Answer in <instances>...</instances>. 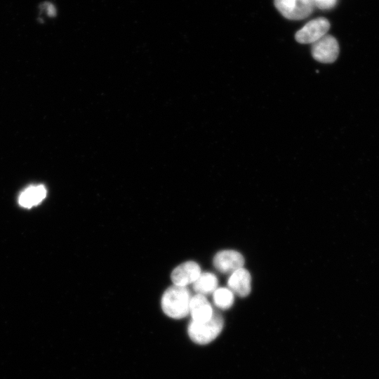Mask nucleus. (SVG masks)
Wrapping results in <instances>:
<instances>
[{
    "label": "nucleus",
    "mask_w": 379,
    "mask_h": 379,
    "mask_svg": "<svg viewBox=\"0 0 379 379\" xmlns=\"http://www.w3.org/2000/svg\"><path fill=\"white\" fill-rule=\"evenodd\" d=\"M192 295L187 286L173 285L163 293L161 306L164 313L175 319H180L190 314Z\"/></svg>",
    "instance_id": "1"
},
{
    "label": "nucleus",
    "mask_w": 379,
    "mask_h": 379,
    "mask_svg": "<svg viewBox=\"0 0 379 379\" xmlns=\"http://www.w3.org/2000/svg\"><path fill=\"white\" fill-rule=\"evenodd\" d=\"M224 326L222 315L214 312L211 318L203 322L191 321L187 326L190 338L198 345H206L214 340Z\"/></svg>",
    "instance_id": "2"
},
{
    "label": "nucleus",
    "mask_w": 379,
    "mask_h": 379,
    "mask_svg": "<svg viewBox=\"0 0 379 379\" xmlns=\"http://www.w3.org/2000/svg\"><path fill=\"white\" fill-rule=\"evenodd\" d=\"M274 6L281 14L289 20H302L312 12V0H274Z\"/></svg>",
    "instance_id": "3"
},
{
    "label": "nucleus",
    "mask_w": 379,
    "mask_h": 379,
    "mask_svg": "<svg viewBox=\"0 0 379 379\" xmlns=\"http://www.w3.org/2000/svg\"><path fill=\"white\" fill-rule=\"evenodd\" d=\"M339 51L338 41L329 34L312 44V55L315 60L321 63L333 62L338 56Z\"/></svg>",
    "instance_id": "4"
},
{
    "label": "nucleus",
    "mask_w": 379,
    "mask_h": 379,
    "mask_svg": "<svg viewBox=\"0 0 379 379\" xmlns=\"http://www.w3.org/2000/svg\"><path fill=\"white\" fill-rule=\"evenodd\" d=\"M330 28V22L325 18H318L310 20L299 29L295 35L300 44H313L326 34Z\"/></svg>",
    "instance_id": "5"
},
{
    "label": "nucleus",
    "mask_w": 379,
    "mask_h": 379,
    "mask_svg": "<svg viewBox=\"0 0 379 379\" xmlns=\"http://www.w3.org/2000/svg\"><path fill=\"white\" fill-rule=\"evenodd\" d=\"M213 265L222 273L232 274L243 267L244 258L238 251L234 250H222L218 252L213 258Z\"/></svg>",
    "instance_id": "6"
},
{
    "label": "nucleus",
    "mask_w": 379,
    "mask_h": 379,
    "mask_svg": "<svg viewBox=\"0 0 379 379\" xmlns=\"http://www.w3.org/2000/svg\"><path fill=\"white\" fill-rule=\"evenodd\" d=\"M201 273V267L194 261H187L177 266L171 272L173 285L187 286L193 284Z\"/></svg>",
    "instance_id": "7"
},
{
    "label": "nucleus",
    "mask_w": 379,
    "mask_h": 379,
    "mask_svg": "<svg viewBox=\"0 0 379 379\" xmlns=\"http://www.w3.org/2000/svg\"><path fill=\"white\" fill-rule=\"evenodd\" d=\"M229 288L240 297H246L251 291V277L249 272L241 267L230 274L227 280Z\"/></svg>",
    "instance_id": "8"
},
{
    "label": "nucleus",
    "mask_w": 379,
    "mask_h": 379,
    "mask_svg": "<svg viewBox=\"0 0 379 379\" xmlns=\"http://www.w3.org/2000/svg\"><path fill=\"white\" fill-rule=\"evenodd\" d=\"M213 313V309L205 295L196 293L192 296L190 305L192 321H206L211 318Z\"/></svg>",
    "instance_id": "9"
},
{
    "label": "nucleus",
    "mask_w": 379,
    "mask_h": 379,
    "mask_svg": "<svg viewBox=\"0 0 379 379\" xmlns=\"http://www.w3.org/2000/svg\"><path fill=\"white\" fill-rule=\"evenodd\" d=\"M46 189L42 185L28 187L20 194L18 203L24 208H31L39 204L46 197Z\"/></svg>",
    "instance_id": "10"
},
{
    "label": "nucleus",
    "mask_w": 379,
    "mask_h": 379,
    "mask_svg": "<svg viewBox=\"0 0 379 379\" xmlns=\"http://www.w3.org/2000/svg\"><path fill=\"white\" fill-rule=\"evenodd\" d=\"M192 284L197 293L205 295L213 293L218 288V280L214 274L205 272H201Z\"/></svg>",
    "instance_id": "11"
},
{
    "label": "nucleus",
    "mask_w": 379,
    "mask_h": 379,
    "mask_svg": "<svg viewBox=\"0 0 379 379\" xmlns=\"http://www.w3.org/2000/svg\"><path fill=\"white\" fill-rule=\"evenodd\" d=\"M213 300L214 305L217 307L221 310H227L230 308L234 303V293L227 288H218L213 293Z\"/></svg>",
    "instance_id": "12"
},
{
    "label": "nucleus",
    "mask_w": 379,
    "mask_h": 379,
    "mask_svg": "<svg viewBox=\"0 0 379 379\" xmlns=\"http://www.w3.org/2000/svg\"><path fill=\"white\" fill-rule=\"evenodd\" d=\"M314 5L321 9L333 8L337 3V0H312Z\"/></svg>",
    "instance_id": "13"
}]
</instances>
